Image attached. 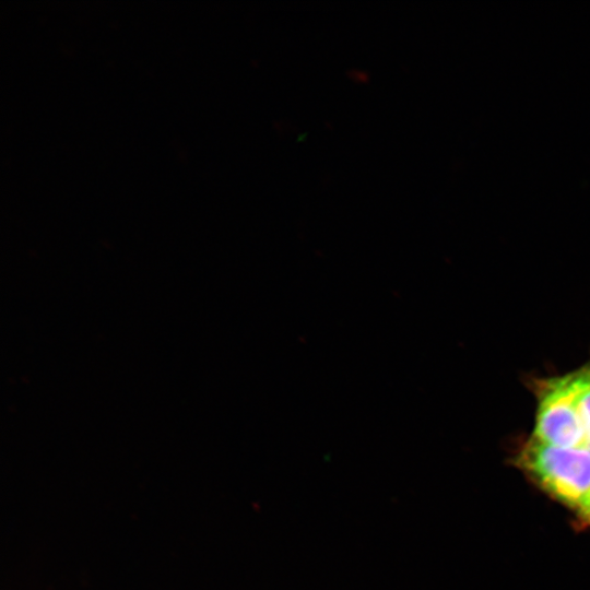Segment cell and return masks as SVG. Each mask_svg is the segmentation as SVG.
<instances>
[{"mask_svg":"<svg viewBox=\"0 0 590 590\" xmlns=\"http://www.w3.org/2000/svg\"><path fill=\"white\" fill-rule=\"evenodd\" d=\"M517 463L543 489L577 510L590 495V451L582 447H554L529 438Z\"/></svg>","mask_w":590,"mask_h":590,"instance_id":"obj_1","label":"cell"},{"mask_svg":"<svg viewBox=\"0 0 590 590\" xmlns=\"http://www.w3.org/2000/svg\"><path fill=\"white\" fill-rule=\"evenodd\" d=\"M578 511L590 521V495Z\"/></svg>","mask_w":590,"mask_h":590,"instance_id":"obj_2","label":"cell"}]
</instances>
